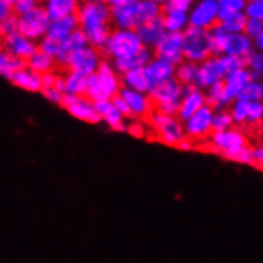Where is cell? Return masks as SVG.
Returning a JSON list of instances; mask_svg holds the SVG:
<instances>
[{
  "label": "cell",
  "mask_w": 263,
  "mask_h": 263,
  "mask_svg": "<svg viewBox=\"0 0 263 263\" xmlns=\"http://www.w3.org/2000/svg\"><path fill=\"white\" fill-rule=\"evenodd\" d=\"M254 48H255V51L263 53V30L257 39H254Z\"/></svg>",
  "instance_id": "obj_58"
},
{
  "label": "cell",
  "mask_w": 263,
  "mask_h": 263,
  "mask_svg": "<svg viewBox=\"0 0 263 263\" xmlns=\"http://www.w3.org/2000/svg\"><path fill=\"white\" fill-rule=\"evenodd\" d=\"M8 80L14 86H18L21 89H26V91H30V92H37V91L43 89V86H42V75L32 72L29 67H26L23 70H18L16 73H13Z\"/></svg>",
  "instance_id": "obj_28"
},
{
  "label": "cell",
  "mask_w": 263,
  "mask_h": 263,
  "mask_svg": "<svg viewBox=\"0 0 263 263\" xmlns=\"http://www.w3.org/2000/svg\"><path fill=\"white\" fill-rule=\"evenodd\" d=\"M123 85L121 77L114 69L112 63L102 59V63L95 75L88 77V89L86 98L92 102L99 101H112L120 95Z\"/></svg>",
  "instance_id": "obj_2"
},
{
  "label": "cell",
  "mask_w": 263,
  "mask_h": 263,
  "mask_svg": "<svg viewBox=\"0 0 263 263\" xmlns=\"http://www.w3.org/2000/svg\"><path fill=\"white\" fill-rule=\"evenodd\" d=\"M223 61H225V66H227L228 75H230V73H233V72H238V70L246 69V63H244L242 59H238V58H233V56H227V54H223Z\"/></svg>",
  "instance_id": "obj_48"
},
{
  "label": "cell",
  "mask_w": 263,
  "mask_h": 263,
  "mask_svg": "<svg viewBox=\"0 0 263 263\" xmlns=\"http://www.w3.org/2000/svg\"><path fill=\"white\" fill-rule=\"evenodd\" d=\"M86 46H89V42H88L86 35L83 34L82 29H77L64 43H61V50H59V54L56 56V63L67 67L72 54L75 51L82 50V48H86Z\"/></svg>",
  "instance_id": "obj_21"
},
{
  "label": "cell",
  "mask_w": 263,
  "mask_h": 263,
  "mask_svg": "<svg viewBox=\"0 0 263 263\" xmlns=\"http://www.w3.org/2000/svg\"><path fill=\"white\" fill-rule=\"evenodd\" d=\"M102 63V58H101V51L92 48V46H86V48H82L79 51H75L69 61V70L70 72H77V73H82L85 77H91L95 75L99 69Z\"/></svg>",
  "instance_id": "obj_14"
},
{
  "label": "cell",
  "mask_w": 263,
  "mask_h": 263,
  "mask_svg": "<svg viewBox=\"0 0 263 263\" xmlns=\"http://www.w3.org/2000/svg\"><path fill=\"white\" fill-rule=\"evenodd\" d=\"M66 89L67 95L73 96H86V89H88V77L77 73V72H67L66 77Z\"/></svg>",
  "instance_id": "obj_31"
},
{
  "label": "cell",
  "mask_w": 263,
  "mask_h": 263,
  "mask_svg": "<svg viewBox=\"0 0 263 263\" xmlns=\"http://www.w3.org/2000/svg\"><path fill=\"white\" fill-rule=\"evenodd\" d=\"M189 24L204 30H209L215 24H219V0L196 2L189 13Z\"/></svg>",
  "instance_id": "obj_11"
},
{
  "label": "cell",
  "mask_w": 263,
  "mask_h": 263,
  "mask_svg": "<svg viewBox=\"0 0 263 263\" xmlns=\"http://www.w3.org/2000/svg\"><path fill=\"white\" fill-rule=\"evenodd\" d=\"M95 107H96V112L99 114V117L104 120V117L109 115V112L114 109V102L112 101H99V102H95Z\"/></svg>",
  "instance_id": "obj_51"
},
{
  "label": "cell",
  "mask_w": 263,
  "mask_h": 263,
  "mask_svg": "<svg viewBox=\"0 0 263 263\" xmlns=\"http://www.w3.org/2000/svg\"><path fill=\"white\" fill-rule=\"evenodd\" d=\"M77 29H80L79 18H77V14H72V16H67L63 20L51 21L48 32H46V37L56 40L58 43H64Z\"/></svg>",
  "instance_id": "obj_22"
},
{
  "label": "cell",
  "mask_w": 263,
  "mask_h": 263,
  "mask_svg": "<svg viewBox=\"0 0 263 263\" xmlns=\"http://www.w3.org/2000/svg\"><path fill=\"white\" fill-rule=\"evenodd\" d=\"M228 75L223 56H212L198 66V75L195 86L206 91L208 88L222 83Z\"/></svg>",
  "instance_id": "obj_9"
},
{
  "label": "cell",
  "mask_w": 263,
  "mask_h": 263,
  "mask_svg": "<svg viewBox=\"0 0 263 263\" xmlns=\"http://www.w3.org/2000/svg\"><path fill=\"white\" fill-rule=\"evenodd\" d=\"M128 131H129L133 136H136V137H142V136H145V128H144L142 123H131V125L128 126Z\"/></svg>",
  "instance_id": "obj_54"
},
{
  "label": "cell",
  "mask_w": 263,
  "mask_h": 263,
  "mask_svg": "<svg viewBox=\"0 0 263 263\" xmlns=\"http://www.w3.org/2000/svg\"><path fill=\"white\" fill-rule=\"evenodd\" d=\"M56 77H58V75H54L53 72L43 73V75H42V86H43V89H46V88H54Z\"/></svg>",
  "instance_id": "obj_53"
},
{
  "label": "cell",
  "mask_w": 263,
  "mask_h": 263,
  "mask_svg": "<svg viewBox=\"0 0 263 263\" xmlns=\"http://www.w3.org/2000/svg\"><path fill=\"white\" fill-rule=\"evenodd\" d=\"M244 14L249 20H258L263 23V0H251V2H247Z\"/></svg>",
  "instance_id": "obj_43"
},
{
  "label": "cell",
  "mask_w": 263,
  "mask_h": 263,
  "mask_svg": "<svg viewBox=\"0 0 263 263\" xmlns=\"http://www.w3.org/2000/svg\"><path fill=\"white\" fill-rule=\"evenodd\" d=\"M155 58V53L152 48H144L139 51L137 54L128 58V59H118V61H112V66L114 69L117 70L118 75H125L128 73L129 70H134V69H141V67H145L150 61Z\"/></svg>",
  "instance_id": "obj_23"
},
{
  "label": "cell",
  "mask_w": 263,
  "mask_h": 263,
  "mask_svg": "<svg viewBox=\"0 0 263 263\" xmlns=\"http://www.w3.org/2000/svg\"><path fill=\"white\" fill-rule=\"evenodd\" d=\"M155 58H161L173 66H179L183 63V35L166 32L161 40L153 48Z\"/></svg>",
  "instance_id": "obj_12"
},
{
  "label": "cell",
  "mask_w": 263,
  "mask_h": 263,
  "mask_svg": "<svg viewBox=\"0 0 263 263\" xmlns=\"http://www.w3.org/2000/svg\"><path fill=\"white\" fill-rule=\"evenodd\" d=\"M183 35V59L195 64H201L214 56L209 32L204 29L189 26Z\"/></svg>",
  "instance_id": "obj_4"
},
{
  "label": "cell",
  "mask_w": 263,
  "mask_h": 263,
  "mask_svg": "<svg viewBox=\"0 0 263 263\" xmlns=\"http://www.w3.org/2000/svg\"><path fill=\"white\" fill-rule=\"evenodd\" d=\"M206 95L203 89L192 86H183V95L180 99V109H179V120L183 123L190 117H193L196 112H199L203 107H206Z\"/></svg>",
  "instance_id": "obj_16"
},
{
  "label": "cell",
  "mask_w": 263,
  "mask_h": 263,
  "mask_svg": "<svg viewBox=\"0 0 263 263\" xmlns=\"http://www.w3.org/2000/svg\"><path fill=\"white\" fill-rule=\"evenodd\" d=\"M254 51H255L254 40L251 37H247L246 34H233L228 37L227 50H225L227 56H233L246 61Z\"/></svg>",
  "instance_id": "obj_25"
},
{
  "label": "cell",
  "mask_w": 263,
  "mask_h": 263,
  "mask_svg": "<svg viewBox=\"0 0 263 263\" xmlns=\"http://www.w3.org/2000/svg\"><path fill=\"white\" fill-rule=\"evenodd\" d=\"M107 4L112 11V24L115 29L136 30L141 26V16H139L141 0H109Z\"/></svg>",
  "instance_id": "obj_7"
},
{
  "label": "cell",
  "mask_w": 263,
  "mask_h": 263,
  "mask_svg": "<svg viewBox=\"0 0 263 263\" xmlns=\"http://www.w3.org/2000/svg\"><path fill=\"white\" fill-rule=\"evenodd\" d=\"M142 48L144 45L141 39H139V35L136 34V30L114 29L102 51L112 61H118V59H128L137 54Z\"/></svg>",
  "instance_id": "obj_3"
},
{
  "label": "cell",
  "mask_w": 263,
  "mask_h": 263,
  "mask_svg": "<svg viewBox=\"0 0 263 263\" xmlns=\"http://www.w3.org/2000/svg\"><path fill=\"white\" fill-rule=\"evenodd\" d=\"M211 150L220 153L223 158L236 161L238 155L247 147V139L238 128H231L222 133H212L209 137Z\"/></svg>",
  "instance_id": "obj_6"
},
{
  "label": "cell",
  "mask_w": 263,
  "mask_h": 263,
  "mask_svg": "<svg viewBox=\"0 0 263 263\" xmlns=\"http://www.w3.org/2000/svg\"><path fill=\"white\" fill-rule=\"evenodd\" d=\"M212 118H214V110L209 105L203 107L199 112H196L193 117H190L187 121H183V129L185 136H187L190 141L199 142L209 139L212 136Z\"/></svg>",
  "instance_id": "obj_10"
},
{
  "label": "cell",
  "mask_w": 263,
  "mask_h": 263,
  "mask_svg": "<svg viewBox=\"0 0 263 263\" xmlns=\"http://www.w3.org/2000/svg\"><path fill=\"white\" fill-rule=\"evenodd\" d=\"M26 67H27V61H23L16 56H13L11 53L5 50L0 53V75L2 77L10 79L13 73H16L18 70H23Z\"/></svg>",
  "instance_id": "obj_30"
},
{
  "label": "cell",
  "mask_w": 263,
  "mask_h": 263,
  "mask_svg": "<svg viewBox=\"0 0 263 263\" xmlns=\"http://www.w3.org/2000/svg\"><path fill=\"white\" fill-rule=\"evenodd\" d=\"M37 7H39V4L35 0H13V13L16 14L18 18L24 16V14L32 11Z\"/></svg>",
  "instance_id": "obj_45"
},
{
  "label": "cell",
  "mask_w": 263,
  "mask_h": 263,
  "mask_svg": "<svg viewBox=\"0 0 263 263\" xmlns=\"http://www.w3.org/2000/svg\"><path fill=\"white\" fill-rule=\"evenodd\" d=\"M42 95L48 99V101H51V102H54V104H63V99H64V95L61 91H58L56 88H46V89H42Z\"/></svg>",
  "instance_id": "obj_49"
},
{
  "label": "cell",
  "mask_w": 263,
  "mask_h": 263,
  "mask_svg": "<svg viewBox=\"0 0 263 263\" xmlns=\"http://www.w3.org/2000/svg\"><path fill=\"white\" fill-rule=\"evenodd\" d=\"M247 2L244 0H219V23L230 18L231 14L244 13Z\"/></svg>",
  "instance_id": "obj_36"
},
{
  "label": "cell",
  "mask_w": 263,
  "mask_h": 263,
  "mask_svg": "<svg viewBox=\"0 0 263 263\" xmlns=\"http://www.w3.org/2000/svg\"><path fill=\"white\" fill-rule=\"evenodd\" d=\"M246 23H247L246 14L244 13H236V14H231L230 18L220 21L219 24L227 30L230 35H233V34H244Z\"/></svg>",
  "instance_id": "obj_37"
},
{
  "label": "cell",
  "mask_w": 263,
  "mask_h": 263,
  "mask_svg": "<svg viewBox=\"0 0 263 263\" xmlns=\"http://www.w3.org/2000/svg\"><path fill=\"white\" fill-rule=\"evenodd\" d=\"M263 123V102H249V114H247V125L257 126Z\"/></svg>",
  "instance_id": "obj_42"
},
{
  "label": "cell",
  "mask_w": 263,
  "mask_h": 263,
  "mask_svg": "<svg viewBox=\"0 0 263 263\" xmlns=\"http://www.w3.org/2000/svg\"><path fill=\"white\" fill-rule=\"evenodd\" d=\"M4 46H5V51L11 53L13 56H16L23 61H29L34 54L39 53V45L32 40L26 39L20 32L4 39Z\"/></svg>",
  "instance_id": "obj_18"
},
{
  "label": "cell",
  "mask_w": 263,
  "mask_h": 263,
  "mask_svg": "<svg viewBox=\"0 0 263 263\" xmlns=\"http://www.w3.org/2000/svg\"><path fill=\"white\" fill-rule=\"evenodd\" d=\"M13 14V0H0V23Z\"/></svg>",
  "instance_id": "obj_52"
},
{
  "label": "cell",
  "mask_w": 263,
  "mask_h": 263,
  "mask_svg": "<svg viewBox=\"0 0 263 263\" xmlns=\"http://www.w3.org/2000/svg\"><path fill=\"white\" fill-rule=\"evenodd\" d=\"M249 82H251V75L247 69L227 75V79L223 80V95H225V101L228 105H231L236 99H239L242 89Z\"/></svg>",
  "instance_id": "obj_19"
},
{
  "label": "cell",
  "mask_w": 263,
  "mask_h": 263,
  "mask_svg": "<svg viewBox=\"0 0 263 263\" xmlns=\"http://www.w3.org/2000/svg\"><path fill=\"white\" fill-rule=\"evenodd\" d=\"M230 114L233 117L235 125H247V114H249V102L244 99H236L230 105Z\"/></svg>",
  "instance_id": "obj_39"
},
{
  "label": "cell",
  "mask_w": 263,
  "mask_h": 263,
  "mask_svg": "<svg viewBox=\"0 0 263 263\" xmlns=\"http://www.w3.org/2000/svg\"><path fill=\"white\" fill-rule=\"evenodd\" d=\"M80 4L75 2V0H48L45 2L43 8L46 10V14L51 21H58L72 14H77L79 11Z\"/></svg>",
  "instance_id": "obj_26"
},
{
  "label": "cell",
  "mask_w": 263,
  "mask_h": 263,
  "mask_svg": "<svg viewBox=\"0 0 263 263\" xmlns=\"http://www.w3.org/2000/svg\"><path fill=\"white\" fill-rule=\"evenodd\" d=\"M193 145H195V142H193V141H190L189 137H185L183 141L177 145V148H180V150H192V148H193Z\"/></svg>",
  "instance_id": "obj_57"
},
{
  "label": "cell",
  "mask_w": 263,
  "mask_h": 263,
  "mask_svg": "<svg viewBox=\"0 0 263 263\" xmlns=\"http://www.w3.org/2000/svg\"><path fill=\"white\" fill-rule=\"evenodd\" d=\"M252 164L258 169H263V145L254 148V163Z\"/></svg>",
  "instance_id": "obj_55"
},
{
  "label": "cell",
  "mask_w": 263,
  "mask_h": 263,
  "mask_svg": "<svg viewBox=\"0 0 263 263\" xmlns=\"http://www.w3.org/2000/svg\"><path fill=\"white\" fill-rule=\"evenodd\" d=\"M136 34L141 39L142 45L147 46V48H155L157 43L161 40V37L166 34V27H164V23H163V14L157 20H152V21H147L144 24H141L137 29H136Z\"/></svg>",
  "instance_id": "obj_20"
},
{
  "label": "cell",
  "mask_w": 263,
  "mask_h": 263,
  "mask_svg": "<svg viewBox=\"0 0 263 263\" xmlns=\"http://www.w3.org/2000/svg\"><path fill=\"white\" fill-rule=\"evenodd\" d=\"M64 109L75 117L77 120H82L86 123H91V125H96V123H101L102 118L99 117V114L96 112L95 102L89 101L86 96H73V95H64L63 104Z\"/></svg>",
  "instance_id": "obj_13"
},
{
  "label": "cell",
  "mask_w": 263,
  "mask_h": 263,
  "mask_svg": "<svg viewBox=\"0 0 263 263\" xmlns=\"http://www.w3.org/2000/svg\"><path fill=\"white\" fill-rule=\"evenodd\" d=\"M163 23L166 27V32L173 34H183L189 24V13L187 11H176V10H166L163 11Z\"/></svg>",
  "instance_id": "obj_29"
},
{
  "label": "cell",
  "mask_w": 263,
  "mask_h": 263,
  "mask_svg": "<svg viewBox=\"0 0 263 263\" xmlns=\"http://www.w3.org/2000/svg\"><path fill=\"white\" fill-rule=\"evenodd\" d=\"M5 50V46H4V39H0V53H2Z\"/></svg>",
  "instance_id": "obj_59"
},
{
  "label": "cell",
  "mask_w": 263,
  "mask_h": 263,
  "mask_svg": "<svg viewBox=\"0 0 263 263\" xmlns=\"http://www.w3.org/2000/svg\"><path fill=\"white\" fill-rule=\"evenodd\" d=\"M51 24V20L46 14V10L43 5H39L32 11H29L27 14L20 18V34H23L29 40H42L46 37L48 27Z\"/></svg>",
  "instance_id": "obj_8"
},
{
  "label": "cell",
  "mask_w": 263,
  "mask_h": 263,
  "mask_svg": "<svg viewBox=\"0 0 263 263\" xmlns=\"http://www.w3.org/2000/svg\"><path fill=\"white\" fill-rule=\"evenodd\" d=\"M206 95V104L211 107L214 112L217 110H227V107H230L225 101V95H223V82L217 83L211 88H208L204 91Z\"/></svg>",
  "instance_id": "obj_32"
},
{
  "label": "cell",
  "mask_w": 263,
  "mask_h": 263,
  "mask_svg": "<svg viewBox=\"0 0 263 263\" xmlns=\"http://www.w3.org/2000/svg\"><path fill=\"white\" fill-rule=\"evenodd\" d=\"M182 95H183V86L176 80V77L171 80L153 85L150 92H148L152 102L155 104V109L160 105H164V104L180 102Z\"/></svg>",
  "instance_id": "obj_15"
},
{
  "label": "cell",
  "mask_w": 263,
  "mask_h": 263,
  "mask_svg": "<svg viewBox=\"0 0 263 263\" xmlns=\"http://www.w3.org/2000/svg\"><path fill=\"white\" fill-rule=\"evenodd\" d=\"M120 96L126 101L129 110H131V117H134V118H150V115L155 112V104L152 102L150 96L145 95V92L121 88Z\"/></svg>",
  "instance_id": "obj_17"
},
{
  "label": "cell",
  "mask_w": 263,
  "mask_h": 263,
  "mask_svg": "<svg viewBox=\"0 0 263 263\" xmlns=\"http://www.w3.org/2000/svg\"><path fill=\"white\" fill-rule=\"evenodd\" d=\"M263 30V23L258 21V20H249L247 18V23H246V29H244V34L247 37H251L252 40L257 39Z\"/></svg>",
  "instance_id": "obj_47"
},
{
  "label": "cell",
  "mask_w": 263,
  "mask_h": 263,
  "mask_svg": "<svg viewBox=\"0 0 263 263\" xmlns=\"http://www.w3.org/2000/svg\"><path fill=\"white\" fill-rule=\"evenodd\" d=\"M196 75H198V64L190 63V61H183L182 64L176 67V80L182 86H192L196 82Z\"/></svg>",
  "instance_id": "obj_34"
},
{
  "label": "cell",
  "mask_w": 263,
  "mask_h": 263,
  "mask_svg": "<svg viewBox=\"0 0 263 263\" xmlns=\"http://www.w3.org/2000/svg\"><path fill=\"white\" fill-rule=\"evenodd\" d=\"M54 88H56L58 91L63 92V95H67V89H66V80H64V77H61V75H58V77H56V83H54Z\"/></svg>",
  "instance_id": "obj_56"
},
{
  "label": "cell",
  "mask_w": 263,
  "mask_h": 263,
  "mask_svg": "<svg viewBox=\"0 0 263 263\" xmlns=\"http://www.w3.org/2000/svg\"><path fill=\"white\" fill-rule=\"evenodd\" d=\"M235 128V121L233 117H231L230 110H217L214 112V118H212V131L214 133H222L227 129Z\"/></svg>",
  "instance_id": "obj_40"
},
{
  "label": "cell",
  "mask_w": 263,
  "mask_h": 263,
  "mask_svg": "<svg viewBox=\"0 0 263 263\" xmlns=\"http://www.w3.org/2000/svg\"><path fill=\"white\" fill-rule=\"evenodd\" d=\"M59 50H61V43H58L56 40H51L48 37H45V39H42L39 42V51L48 54V56H51L54 59L59 54Z\"/></svg>",
  "instance_id": "obj_44"
},
{
  "label": "cell",
  "mask_w": 263,
  "mask_h": 263,
  "mask_svg": "<svg viewBox=\"0 0 263 263\" xmlns=\"http://www.w3.org/2000/svg\"><path fill=\"white\" fill-rule=\"evenodd\" d=\"M208 32H209V37H211L214 56H223L225 50H227V43H228L230 34L227 32V30L220 24H215L212 29L208 30Z\"/></svg>",
  "instance_id": "obj_33"
},
{
  "label": "cell",
  "mask_w": 263,
  "mask_h": 263,
  "mask_svg": "<svg viewBox=\"0 0 263 263\" xmlns=\"http://www.w3.org/2000/svg\"><path fill=\"white\" fill-rule=\"evenodd\" d=\"M16 32H20V18L13 13L5 21L0 23V39H7Z\"/></svg>",
  "instance_id": "obj_41"
},
{
  "label": "cell",
  "mask_w": 263,
  "mask_h": 263,
  "mask_svg": "<svg viewBox=\"0 0 263 263\" xmlns=\"http://www.w3.org/2000/svg\"><path fill=\"white\" fill-rule=\"evenodd\" d=\"M145 72H147V77H148V80L152 82V86H153V85H158L161 82L174 79L176 66H173L171 63H167V61H164L161 58H153L145 66Z\"/></svg>",
  "instance_id": "obj_24"
},
{
  "label": "cell",
  "mask_w": 263,
  "mask_h": 263,
  "mask_svg": "<svg viewBox=\"0 0 263 263\" xmlns=\"http://www.w3.org/2000/svg\"><path fill=\"white\" fill-rule=\"evenodd\" d=\"M56 64V59L48 56V54H45V53H37L34 54L32 58H30L27 61V67L39 73V75H43V73H48V72H53V67Z\"/></svg>",
  "instance_id": "obj_35"
},
{
  "label": "cell",
  "mask_w": 263,
  "mask_h": 263,
  "mask_svg": "<svg viewBox=\"0 0 263 263\" xmlns=\"http://www.w3.org/2000/svg\"><path fill=\"white\" fill-rule=\"evenodd\" d=\"M244 63L246 69L249 70L251 80H263V53L254 51Z\"/></svg>",
  "instance_id": "obj_38"
},
{
  "label": "cell",
  "mask_w": 263,
  "mask_h": 263,
  "mask_svg": "<svg viewBox=\"0 0 263 263\" xmlns=\"http://www.w3.org/2000/svg\"><path fill=\"white\" fill-rule=\"evenodd\" d=\"M120 77H121L123 88H128V89H133V91H139V92H145V95H148L150 89H152V82L148 80L145 67L129 70L128 73L120 75Z\"/></svg>",
  "instance_id": "obj_27"
},
{
  "label": "cell",
  "mask_w": 263,
  "mask_h": 263,
  "mask_svg": "<svg viewBox=\"0 0 263 263\" xmlns=\"http://www.w3.org/2000/svg\"><path fill=\"white\" fill-rule=\"evenodd\" d=\"M193 5L195 4L192 2V0H166V2H163V11H166V10H176V11H187V13H190Z\"/></svg>",
  "instance_id": "obj_46"
},
{
  "label": "cell",
  "mask_w": 263,
  "mask_h": 263,
  "mask_svg": "<svg viewBox=\"0 0 263 263\" xmlns=\"http://www.w3.org/2000/svg\"><path fill=\"white\" fill-rule=\"evenodd\" d=\"M148 123L153 129V133L158 136V139L171 147H177L185 137V129H183V123L179 120V117H169L164 115L158 110H155L150 118Z\"/></svg>",
  "instance_id": "obj_5"
},
{
  "label": "cell",
  "mask_w": 263,
  "mask_h": 263,
  "mask_svg": "<svg viewBox=\"0 0 263 263\" xmlns=\"http://www.w3.org/2000/svg\"><path fill=\"white\" fill-rule=\"evenodd\" d=\"M112 102H114V107H115V109H117L123 117H125V118L131 117V110H129V107H128L126 101L123 99L120 95H118L117 98H114V99H112Z\"/></svg>",
  "instance_id": "obj_50"
},
{
  "label": "cell",
  "mask_w": 263,
  "mask_h": 263,
  "mask_svg": "<svg viewBox=\"0 0 263 263\" xmlns=\"http://www.w3.org/2000/svg\"><path fill=\"white\" fill-rule=\"evenodd\" d=\"M77 18H79L80 29L86 35L89 45L101 51L112 32V11L109 4L102 2V0L83 2L77 11Z\"/></svg>",
  "instance_id": "obj_1"
}]
</instances>
